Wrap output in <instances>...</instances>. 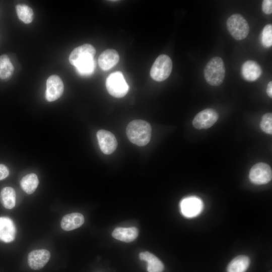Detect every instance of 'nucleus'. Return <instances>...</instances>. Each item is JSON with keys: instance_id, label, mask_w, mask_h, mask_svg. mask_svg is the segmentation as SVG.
I'll return each mask as SVG.
<instances>
[{"instance_id": "27", "label": "nucleus", "mask_w": 272, "mask_h": 272, "mask_svg": "<svg viewBox=\"0 0 272 272\" xmlns=\"http://www.w3.org/2000/svg\"><path fill=\"white\" fill-rule=\"evenodd\" d=\"M262 10L266 14H271L272 13V1H263L262 3Z\"/></svg>"}, {"instance_id": "6", "label": "nucleus", "mask_w": 272, "mask_h": 272, "mask_svg": "<svg viewBox=\"0 0 272 272\" xmlns=\"http://www.w3.org/2000/svg\"><path fill=\"white\" fill-rule=\"evenodd\" d=\"M249 177L250 181L255 184L267 183L272 178L271 169L266 163H257L254 165L250 170Z\"/></svg>"}, {"instance_id": "17", "label": "nucleus", "mask_w": 272, "mask_h": 272, "mask_svg": "<svg viewBox=\"0 0 272 272\" xmlns=\"http://www.w3.org/2000/svg\"><path fill=\"white\" fill-rule=\"evenodd\" d=\"M138 233V230L135 227H118L113 230L112 235L113 238L118 240L130 242L137 238Z\"/></svg>"}, {"instance_id": "19", "label": "nucleus", "mask_w": 272, "mask_h": 272, "mask_svg": "<svg viewBox=\"0 0 272 272\" xmlns=\"http://www.w3.org/2000/svg\"><path fill=\"white\" fill-rule=\"evenodd\" d=\"M250 260L246 255H239L229 263L227 272H246L249 266Z\"/></svg>"}, {"instance_id": "20", "label": "nucleus", "mask_w": 272, "mask_h": 272, "mask_svg": "<svg viewBox=\"0 0 272 272\" xmlns=\"http://www.w3.org/2000/svg\"><path fill=\"white\" fill-rule=\"evenodd\" d=\"M2 205L7 209H11L15 206L16 192L11 187H6L2 189L0 194Z\"/></svg>"}, {"instance_id": "9", "label": "nucleus", "mask_w": 272, "mask_h": 272, "mask_svg": "<svg viewBox=\"0 0 272 272\" xmlns=\"http://www.w3.org/2000/svg\"><path fill=\"white\" fill-rule=\"evenodd\" d=\"M96 53L95 48L90 44H84L75 48L69 56L70 63L76 66L78 64L93 59Z\"/></svg>"}, {"instance_id": "22", "label": "nucleus", "mask_w": 272, "mask_h": 272, "mask_svg": "<svg viewBox=\"0 0 272 272\" xmlns=\"http://www.w3.org/2000/svg\"><path fill=\"white\" fill-rule=\"evenodd\" d=\"M14 67L6 54L0 56V79L8 80L13 75Z\"/></svg>"}, {"instance_id": "13", "label": "nucleus", "mask_w": 272, "mask_h": 272, "mask_svg": "<svg viewBox=\"0 0 272 272\" xmlns=\"http://www.w3.org/2000/svg\"><path fill=\"white\" fill-rule=\"evenodd\" d=\"M16 227L13 221L8 217H0V240L10 243L15 240Z\"/></svg>"}, {"instance_id": "25", "label": "nucleus", "mask_w": 272, "mask_h": 272, "mask_svg": "<svg viewBox=\"0 0 272 272\" xmlns=\"http://www.w3.org/2000/svg\"><path fill=\"white\" fill-rule=\"evenodd\" d=\"M261 42L262 45L266 48L272 45V25L267 24L265 25L261 34Z\"/></svg>"}, {"instance_id": "12", "label": "nucleus", "mask_w": 272, "mask_h": 272, "mask_svg": "<svg viewBox=\"0 0 272 272\" xmlns=\"http://www.w3.org/2000/svg\"><path fill=\"white\" fill-rule=\"evenodd\" d=\"M50 257V253L46 249H36L28 255V264L30 268L38 270L43 267Z\"/></svg>"}, {"instance_id": "16", "label": "nucleus", "mask_w": 272, "mask_h": 272, "mask_svg": "<svg viewBox=\"0 0 272 272\" xmlns=\"http://www.w3.org/2000/svg\"><path fill=\"white\" fill-rule=\"evenodd\" d=\"M84 223V217L79 213H73L64 216L61 221V228L66 231L81 227Z\"/></svg>"}, {"instance_id": "4", "label": "nucleus", "mask_w": 272, "mask_h": 272, "mask_svg": "<svg viewBox=\"0 0 272 272\" xmlns=\"http://www.w3.org/2000/svg\"><path fill=\"white\" fill-rule=\"evenodd\" d=\"M172 69V62L167 55L161 54L155 60L151 71L150 76L155 81L161 82L167 79Z\"/></svg>"}, {"instance_id": "24", "label": "nucleus", "mask_w": 272, "mask_h": 272, "mask_svg": "<svg viewBox=\"0 0 272 272\" xmlns=\"http://www.w3.org/2000/svg\"><path fill=\"white\" fill-rule=\"evenodd\" d=\"M94 59H91L81 62L75 67L78 73L81 75L88 76L92 74L95 69Z\"/></svg>"}, {"instance_id": "8", "label": "nucleus", "mask_w": 272, "mask_h": 272, "mask_svg": "<svg viewBox=\"0 0 272 272\" xmlns=\"http://www.w3.org/2000/svg\"><path fill=\"white\" fill-rule=\"evenodd\" d=\"M203 203L198 197L194 196L183 198L180 203L182 214L186 218H194L198 216L203 209Z\"/></svg>"}, {"instance_id": "2", "label": "nucleus", "mask_w": 272, "mask_h": 272, "mask_svg": "<svg viewBox=\"0 0 272 272\" xmlns=\"http://www.w3.org/2000/svg\"><path fill=\"white\" fill-rule=\"evenodd\" d=\"M225 76V67L222 59L217 56L210 59L204 69V77L207 82L212 86H219Z\"/></svg>"}, {"instance_id": "10", "label": "nucleus", "mask_w": 272, "mask_h": 272, "mask_svg": "<svg viewBox=\"0 0 272 272\" xmlns=\"http://www.w3.org/2000/svg\"><path fill=\"white\" fill-rule=\"evenodd\" d=\"M64 86L61 78L57 75L50 76L46 81V98L49 102L58 99L62 94Z\"/></svg>"}, {"instance_id": "29", "label": "nucleus", "mask_w": 272, "mask_h": 272, "mask_svg": "<svg viewBox=\"0 0 272 272\" xmlns=\"http://www.w3.org/2000/svg\"><path fill=\"white\" fill-rule=\"evenodd\" d=\"M266 93L268 96L270 97H272V82L271 81L269 82L266 88Z\"/></svg>"}, {"instance_id": "7", "label": "nucleus", "mask_w": 272, "mask_h": 272, "mask_svg": "<svg viewBox=\"0 0 272 272\" xmlns=\"http://www.w3.org/2000/svg\"><path fill=\"white\" fill-rule=\"evenodd\" d=\"M218 113L214 109H204L194 117L192 120L193 126L197 129H207L213 126L218 120Z\"/></svg>"}, {"instance_id": "26", "label": "nucleus", "mask_w": 272, "mask_h": 272, "mask_svg": "<svg viewBox=\"0 0 272 272\" xmlns=\"http://www.w3.org/2000/svg\"><path fill=\"white\" fill-rule=\"evenodd\" d=\"M261 130L268 134H272V114L267 113L264 114L260 123Z\"/></svg>"}, {"instance_id": "28", "label": "nucleus", "mask_w": 272, "mask_h": 272, "mask_svg": "<svg viewBox=\"0 0 272 272\" xmlns=\"http://www.w3.org/2000/svg\"><path fill=\"white\" fill-rule=\"evenodd\" d=\"M9 174L8 168L5 165L0 164V180L6 178Z\"/></svg>"}, {"instance_id": "18", "label": "nucleus", "mask_w": 272, "mask_h": 272, "mask_svg": "<svg viewBox=\"0 0 272 272\" xmlns=\"http://www.w3.org/2000/svg\"><path fill=\"white\" fill-rule=\"evenodd\" d=\"M141 260L147 262V270L148 272H162L164 269V266L162 262L152 253L145 251L142 252L139 254Z\"/></svg>"}, {"instance_id": "11", "label": "nucleus", "mask_w": 272, "mask_h": 272, "mask_svg": "<svg viewBox=\"0 0 272 272\" xmlns=\"http://www.w3.org/2000/svg\"><path fill=\"white\" fill-rule=\"evenodd\" d=\"M97 138L100 149L105 154H111L116 150L117 142L111 132L104 129L99 130L97 132Z\"/></svg>"}, {"instance_id": "21", "label": "nucleus", "mask_w": 272, "mask_h": 272, "mask_svg": "<svg viewBox=\"0 0 272 272\" xmlns=\"http://www.w3.org/2000/svg\"><path fill=\"white\" fill-rule=\"evenodd\" d=\"M39 183L37 176L34 173L26 175L20 181L22 189L27 194L33 193L37 188Z\"/></svg>"}, {"instance_id": "5", "label": "nucleus", "mask_w": 272, "mask_h": 272, "mask_svg": "<svg viewBox=\"0 0 272 272\" xmlns=\"http://www.w3.org/2000/svg\"><path fill=\"white\" fill-rule=\"evenodd\" d=\"M106 87L108 93L116 98L124 97L129 89L128 84L120 72L113 73L107 77Z\"/></svg>"}, {"instance_id": "1", "label": "nucleus", "mask_w": 272, "mask_h": 272, "mask_svg": "<svg viewBox=\"0 0 272 272\" xmlns=\"http://www.w3.org/2000/svg\"><path fill=\"white\" fill-rule=\"evenodd\" d=\"M126 131L129 140L139 146H145L150 141L152 128L150 123L146 121L133 120L129 123Z\"/></svg>"}, {"instance_id": "23", "label": "nucleus", "mask_w": 272, "mask_h": 272, "mask_svg": "<svg viewBox=\"0 0 272 272\" xmlns=\"http://www.w3.org/2000/svg\"><path fill=\"white\" fill-rule=\"evenodd\" d=\"M17 16L20 20L25 24H29L33 20V10L29 6L24 4H19L16 6Z\"/></svg>"}, {"instance_id": "14", "label": "nucleus", "mask_w": 272, "mask_h": 272, "mask_svg": "<svg viewBox=\"0 0 272 272\" xmlns=\"http://www.w3.org/2000/svg\"><path fill=\"white\" fill-rule=\"evenodd\" d=\"M262 71L261 66L255 61L249 60L245 61L241 67L243 78L248 81H255L261 75Z\"/></svg>"}, {"instance_id": "3", "label": "nucleus", "mask_w": 272, "mask_h": 272, "mask_svg": "<svg viewBox=\"0 0 272 272\" xmlns=\"http://www.w3.org/2000/svg\"><path fill=\"white\" fill-rule=\"evenodd\" d=\"M226 25L229 32L236 40L244 39L249 34V25L240 14H235L231 15L228 19Z\"/></svg>"}, {"instance_id": "15", "label": "nucleus", "mask_w": 272, "mask_h": 272, "mask_svg": "<svg viewBox=\"0 0 272 272\" xmlns=\"http://www.w3.org/2000/svg\"><path fill=\"white\" fill-rule=\"evenodd\" d=\"M119 59L118 52L115 50L109 49L100 54L98 58V64L102 70L107 71L115 65Z\"/></svg>"}]
</instances>
